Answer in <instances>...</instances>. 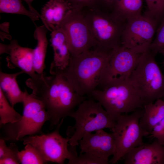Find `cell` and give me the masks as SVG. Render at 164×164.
<instances>
[{
	"label": "cell",
	"instance_id": "cell-15",
	"mask_svg": "<svg viewBox=\"0 0 164 164\" xmlns=\"http://www.w3.org/2000/svg\"><path fill=\"white\" fill-rule=\"evenodd\" d=\"M124 158L125 164H164V145L156 139L133 148Z\"/></svg>",
	"mask_w": 164,
	"mask_h": 164
},
{
	"label": "cell",
	"instance_id": "cell-33",
	"mask_svg": "<svg viewBox=\"0 0 164 164\" xmlns=\"http://www.w3.org/2000/svg\"><path fill=\"white\" fill-rule=\"evenodd\" d=\"M159 53H162L164 56V51H161L159 52ZM163 64L164 65V60L163 62Z\"/></svg>",
	"mask_w": 164,
	"mask_h": 164
},
{
	"label": "cell",
	"instance_id": "cell-3",
	"mask_svg": "<svg viewBox=\"0 0 164 164\" xmlns=\"http://www.w3.org/2000/svg\"><path fill=\"white\" fill-rule=\"evenodd\" d=\"M87 98L70 117L74 118L75 124L68 128L67 135L69 137V144L72 146L79 145V141L86 134L105 128L111 131L115 125L116 121L99 102L91 97Z\"/></svg>",
	"mask_w": 164,
	"mask_h": 164
},
{
	"label": "cell",
	"instance_id": "cell-10",
	"mask_svg": "<svg viewBox=\"0 0 164 164\" xmlns=\"http://www.w3.org/2000/svg\"><path fill=\"white\" fill-rule=\"evenodd\" d=\"M141 54L122 46L115 50L101 72L98 86L100 90L128 81Z\"/></svg>",
	"mask_w": 164,
	"mask_h": 164
},
{
	"label": "cell",
	"instance_id": "cell-5",
	"mask_svg": "<svg viewBox=\"0 0 164 164\" xmlns=\"http://www.w3.org/2000/svg\"><path fill=\"white\" fill-rule=\"evenodd\" d=\"M90 30L96 41V47L109 52L121 46V37L126 22L115 18L111 12L98 8L81 10Z\"/></svg>",
	"mask_w": 164,
	"mask_h": 164
},
{
	"label": "cell",
	"instance_id": "cell-24",
	"mask_svg": "<svg viewBox=\"0 0 164 164\" xmlns=\"http://www.w3.org/2000/svg\"><path fill=\"white\" fill-rule=\"evenodd\" d=\"M20 163L22 164H42L47 162L39 151L32 145H26L24 149L18 153Z\"/></svg>",
	"mask_w": 164,
	"mask_h": 164
},
{
	"label": "cell",
	"instance_id": "cell-13",
	"mask_svg": "<svg viewBox=\"0 0 164 164\" xmlns=\"http://www.w3.org/2000/svg\"><path fill=\"white\" fill-rule=\"evenodd\" d=\"M80 153L91 154L109 163L108 158L113 155L115 145L113 133L100 129L86 134L78 142Z\"/></svg>",
	"mask_w": 164,
	"mask_h": 164
},
{
	"label": "cell",
	"instance_id": "cell-7",
	"mask_svg": "<svg viewBox=\"0 0 164 164\" xmlns=\"http://www.w3.org/2000/svg\"><path fill=\"white\" fill-rule=\"evenodd\" d=\"M23 106L21 119L13 123L0 125L2 137L5 141H21L27 135H35L41 132L44 123L50 117L43 104L32 94L27 92L22 103Z\"/></svg>",
	"mask_w": 164,
	"mask_h": 164
},
{
	"label": "cell",
	"instance_id": "cell-30",
	"mask_svg": "<svg viewBox=\"0 0 164 164\" xmlns=\"http://www.w3.org/2000/svg\"><path fill=\"white\" fill-rule=\"evenodd\" d=\"M149 135L150 137L155 138L159 144L164 145V118L154 126Z\"/></svg>",
	"mask_w": 164,
	"mask_h": 164
},
{
	"label": "cell",
	"instance_id": "cell-28",
	"mask_svg": "<svg viewBox=\"0 0 164 164\" xmlns=\"http://www.w3.org/2000/svg\"><path fill=\"white\" fill-rule=\"evenodd\" d=\"M19 152V149L16 144L11 143L9 146L8 149L4 156L0 159V164H19L18 158Z\"/></svg>",
	"mask_w": 164,
	"mask_h": 164
},
{
	"label": "cell",
	"instance_id": "cell-20",
	"mask_svg": "<svg viewBox=\"0 0 164 164\" xmlns=\"http://www.w3.org/2000/svg\"><path fill=\"white\" fill-rule=\"evenodd\" d=\"M143 0H114L111 13L117 19L126 22L142 15Z\"/></svg>",
	"mask_w": 164,
	"mask_h": 164
},
{
	"label": "cell",
	"instance_id": "cell-25",
	"mask_svg": "<svg viewBox=\"0 0 164 164\" xmlns=\"http://www.w3.org/2000/svg\"><path fill=\"white\" fill-rule=\"evenodd\" d=\"M68 164H108V162L90 153L85 152L72 155Z\"/></svg>",
	"mask_w": 164,
	"mask_h": 164
},
{
	"label": "cell",
	"instance_id": "cell-6",
	"mask_svg": "<svg viewBox=\"0 0 164 164\" xmlns=\"http://www.w3.org/2000/svg\"><path fill=\"white\" fill-rule=\"evenodd\" d=\"M90 97L99 102L115 121L120 115L143 108L146 104L128 81L102 90L96 89Z\"/></svg>",
	"mask_w": 164,
	"mask_h": 164
},
{
	"label": "cell",
	"instance_id": "cell-12",
	"mask_svg": "<svg viewBox=\"0 0 164 164\" xmlns=\"http://www.w3.org/2000/svg\"><path fill=\"white\" fill-rule=\"evenodd\" d=\"M60 27L66 36L70 56L78 55L97 46L81 10L74 9Z\"/></svg>",
	"mask_w": 164,
	"mask_h": 164
},
{
	"label": "cell",
	"instance_id": "cell-27",
	"mask_svg": "<svg viewBox=\"0 0 164 164\" xmlns=\"http://www.w3.org/2000/svg\"><path fill=\"white\" fill-rule=\"evenodd\" d=\"M147 11L159 24L164 17V8L162 0H145Z\"/></svg>",
	"mask_w": 164,
	"mask_h": 164
},
{
	"label": "cell",
	"instance_id": "cell-29",
	"mask_svg": "<svg viewBox=\"0 0 164 164\" xmlns=\"http://www.w3.org/2000/svg\"><path fill=\"white\" fill-rule=\"evenodd\" d=\"M74 9L80 11L85 8H98V0H66Z\"/></svg>",
	"mask_w": 164,
	"mask_h": 164
},
{
	"label": "cell",
	"instance_id": "cell-8",
	"mask_svg": "<svg viewBox=\"0 0 164 164\" xmlns=\"http://www.w3.org/2000/svg\"><path fill=\"white\" fill-rule=\"evenodd\" d=\"M144 111V108H140L130 114H122L117 117L111 131L114 137L115 151L109 163H116L132 149L145 143L143 137L149 134L139 124Z\"/></svg>",
	"mask_w": 164,
	"mask_h": 164
},
{
	"label": "cell",
	"instance_id": "cell-22",
	"mask_svg": "<svg viewBox=\"0 0 164 164\" xmlns=\"http://www.w3.org/2000/svg\"><path fill=\"white\" fill-rule=\"evenodd\" d=\"M0 12L22 15L29 17L33 22L39 17L23 5L22 0H0Z\"/></svg>",
	"mask_w": 164,
	"mask_h": 164
},
{
	"label": "cell",
	"instance_id": "cell-1",
	"mask_svg": "<svg viewBox=\"0 0 164 164\" xmlns=\"http://www.w3.org/2000/svg\"><path fill=\"white\" fill-rule=\"evenodd\" d=\"M37 73L26 81L32 94L43 104L50 117L49 129H52L63 118L71 117L78 107L87 97L79 95L58 70Z\"/></svg>",
	"mask_w": 164,
	"mask_h": 164
},
{
	"label": "cell",
	"instance_id": "cell-2",
	"mask_svg": "<svg viewBox=\"0 0 164 164\" xmlns=\"http://www.w3.org/2000/svg\"><path fill=\"white\" fill-rule=\"evenodd\" d=\"M114 51L107 52L95 47L78 55L70 56L67 67L58 70L77 93L90 97L98 87L101 72Z\"/></svg>",
	"mask_w": 164,
	"mask_h": 164
},
{
	"label": "cell",
	"instance_id": "cell-31",
	"mask_svg": "<svg viewBox=\"0 0 164 164\" xmlns=\"http://www.w3.org/2000/svg\"><path fill=\"white\" fill-rule=\"evenodd\" d=\"M114 0H98L99 8L110 12Z\"/></svg>",
	"mask_w": 164,
	"mask_h": 164
},
{
	"label": "cell",
	"instance_id": "cell-32",
	"mask_svg": "<svg viewBox=\"0 0 164 164\" xmlns=\"http://www.w3.org/2000/svg\"><path fill=\"white\" fill-rule=\"evenodd\" d=\"M27 4L29 9V10L38 16L39 18L40 14L35 9L32 5V3L34 0H24Z\"/></svg>",
	"mask_w": 164,
	"mask_h": 164
},
{
	"label": "cell",
	"instance_id": "cell-9",
	"mask_svg": "<svg viewBox=\"0 0 164 164\" xmlns=\"http://www.w3.org/2000/svg\"><path fill=\"white\" fill-rule=\"evenodd\" d=\"M159 25L147 11L128 19L121 36V46L139 54L149 50Z\"/></svg>",
	"mask_w": 164,
	"mask_h": 164
},
{
	"label": "cell",
	"instance_id": "cell-17",
	"mask_svg": "<svg viewBox=\"0 0 164 164\" xmlns=\"http://www.w3.org/2000/svg\"><path fill=\"white\" fill-rule=\"evenodd\" d=\"M50 35L54 57L50 70H63L67 66L70 57L66 36L60 27L52 31Z\"/></svg>",
	"mask_w": 164,
	"mask_h": 164
},
{
	"label": "cell",
	"instance_id": "cell-37",
	"mask_svg": "<svg viewBox=\"0 0 164 164\" xmlns=\"http://www.w3.org/2000/svg\"></svg>",
	"mask_w": 164,
	"mask_h": 164
},
{
	"label": "cell",
	"instance_id": "cell-16",
	"mask_svg": "<svg viewBox=\"0 0 164 164\" xmlns=\"http://www.w3.org/2000/svg\"><path fill=\"white\" fill-rule=\"evenodd\" d=\"M74 9L66 0H49L42 8L40 18L47 29L51 32L60 27Z\"/></svg>",
	"mask_w": 164,
	"mask_h": 164
},
{
	"label": "cell",
	"instance_id": "cell-23",
	"mask_svg": "<svg viewBox=\"0 0 164 164\" xmlns=\"http://www.w3.org/2000/svg\"><path fill=\"white\" fill-rule=\"evenodd\" d=\"M22 116L9 104L5 94L0 88V125L18 121L21 119Z\"/></svg>",
	"mask_w": 164,
	"mask_h": 164
},
{
	"label": "cell",
	"instance_id": "cell-26",
	"mask_svg": "<svg viewBox=\"0 0 164 164\" xmlns=\"http://www.w3.org/2000/svg\"><path fill=\"white\" fill-rule=\"evenodd\" d=\"M164 49V17L156 30V37L151 43L149 50L154 56Z\"/></svg>",
	"mask_w": 164,
	"mask_h": 164
},
{
	"label": "cell",
	"instance_id": "cell-21",
	"mask_svg": "<svg viewBox=\"0 0 164 164\" xmlns=\"http://www.w3.org/2000/svg\"><path fill=\"white\" fill-rule=\"evenodd\" d=\"M48 31L43 25L36 26L34 33V37L37 41V44L34 49L33 68L35 72L39 74L43 72L45 67V61L48 44L46 37Z\"/></svg>",
	"mask_w": 164,
	"mask_h": 164
},
{
	"label": "cell",
	"instance_id": "cell-18",
	"mask_svg": "<svg viewBox=\"0 0 164 164\" xmlns=\"http://www.w3.org/2000/svg\"><path fill=\"white\" fill-rule=\"evenodd\" d=\"M23 73L22 70L12 73L0 71V88L13 107L23 102L28 92L26 89L24 92L20 89L17 81L18 76Z\"/></svg>",
	"mask_w": 164,
	"mask_h": 164
},
{
	"label": "cell",
	"instance_id": "cell-14",
	"mask_svg": "<svg viewBox=\"0 0 164 164\" xmlns=\"http://www.w3.org/2000/svg\"><path fill=\"white\" fill-rule=\"evenodd\" d=\"M33 49L20 46L16 40H11L8 44H0V55H9L6 58L8 67L19 68L32 78L37 73L33 68Z\"/></svg>",
	"mask_w": 164,
	"mask_h": 164
},
{
	"label": "cell",
	"instance_id": "cell-4",
	"mask_svg": "<svg viewBox=\"0 0 164 164\" xmlns=\"http://www.w3.org/2000/svg\"><path fill=\"white\" fill-rule=\"evenodd\" d=\"M155 57L149 50L141 54L128 80L146 104L163 97L164 93V75Z\"/></svg>",
	"mask_w": 164,
	"mask_h": 164
},
{
	"label": "cell",
	"instance_id": "cell-34",
	"mask_svg": "<svg viewBox=\"0 0 164 164\" xmlns=\"http://www.w3.org/2000/svg\"><path fill=\"white\" fill-rule=\"evenodd\" d=\"M162 3L163 5L164 8V0H162Z\"/></svg>",
	"mask_w": 164,
	"mask_h": 164
},
{
	"label": "cell",
	"instance_id": "cell-35",
	"mask_svg": "<svg viewBox=\"0 0 164 164\" xmlns=\"http://www.w3.org/2000/svg\"><path fill=\"white\" fill-rule=\"evenodd\" d=\"M164 51V49H163V50H161V51Z\"/></svg>",
	"mask_w": 164,
	"mask_h": 164
},
{
	"label": "cell",
	"instance_id": "cell-19",
	"mask_svg": "<svg viewBox=\"0 0 164 164\" xmlns=\"http://www.w3.org/2000/svg\"><path fill=\"white\" fill-rule=\"evenodd\" d=\"M139 124L149 135L154 126L164 118V100L158 99L155 102L145 104Z\"/></svg>",
	"mask_w": 164,
	"mask_h": 164
},
{
	"label": "cell",
	"instance_id": "cell-36",
	"mask_svg": "<svg viewBox=\"0 0 164 164\" xmlns=\"http://www.w3.org/2000/svg\"><path fill=\"white\" fill-rule=\"evenodd\" d=\"M163 97H164V94H163Z\"/></svg>",
	"mask_w": 164,
	"mask_h": 164
},
{
	"label": "cell",
	"instance_id": "cell-11",
	"mask_svg": "<svg viewBox=\"0 0 164 164\" xmlns=\"http://www.w3.org/2000/svg\"><path fill=\"white\" fill-rule=\"evenodd\" d=\"M64 119H61L53 132L39 135H29L21 141L24 145L29 144L36 147L47 162L64 164L65 160L69 159L71 156L69 149V137L64 138L60 133Z\"/></svg>",
	"mask_w": 164,
	"mask_h": 164
}]
</instances>
